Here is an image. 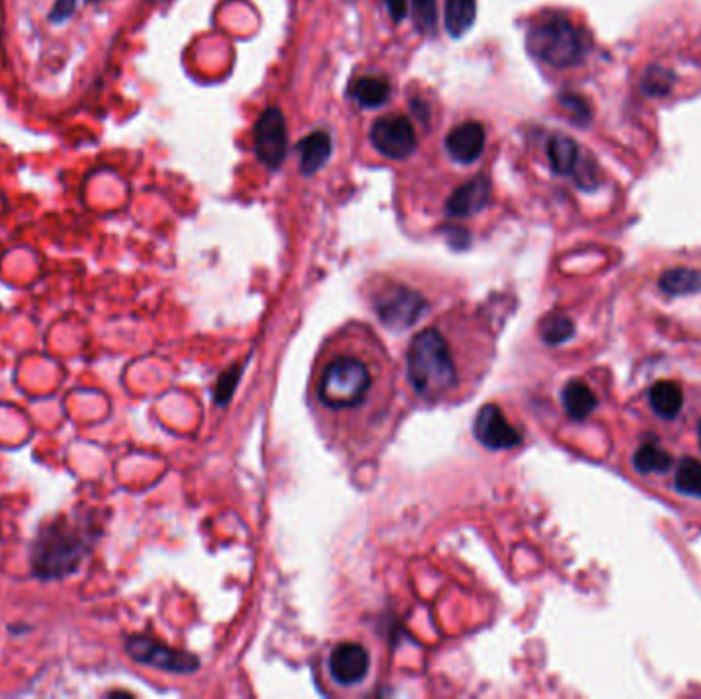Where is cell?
I'll use <instances>...</instances> for the list:
<instances>
[{
  "label": "cell",
  "mask_w": 701,
  "mask_h": 699,
  "mask_svg": "<svg viewBox=\"0 0 701 699\" xmlns=\"http://www.w3.org/2000/svg\"><path fill=\"white\" fill-rule=\"evenodd\" d=\"M398 369L374 326L349 320L328 333L310 365L306 406L318 435L351 464L367 462L396 427Z\"/></svg>",
  "instance_id": "6da1fadb"
},
{
  "label": "cell",
  "mask_w": 701,
  "mask_h": 699,
  "mask_svg": "<svg viewBox=\"0 0 701 699\" xmlns=\"http://www.w3.org/2000/svg\"><path fill=\"white\" fill-rule=\"evenodd\" d=\"M494 355L488 320L466 308L437 314L408 341L404 378L421 404L458 406L486 378Z\"/></svg>",
  "instance_id": "7a4b0ae2"
},
{
  "label": "cell",
  "mask_w": 701,
  "mask_h": 699,
  "mask_svg": "<svg viewBox=\"0 0 701 699\" xmlns=\"http://www.w3.org/2000/svg\"><path fill=\"white\" fill-rule=\"evenodd\" d=\"M85 536L66 521H54L39 531L31 546V572L39 581H60L74 574L87 556Z\"/></svg>",
  "instance_id": "3957f363"
},
{
  "label": "cell",
  "mask_w": 701,
  "mask_h": 699,
  "mask_svg": "<svg viewBox=\"0 0 701 699\" xmlns=\"http://www.w3.org/2000/svg\"><path fill=\"white\" fill-rule=\"evenodd\" d=\"M527 50L552 68H572L587 54L583 33L568 19L550 17L535 23L527 33Z\"/></svg>",
  "instance_id": "277c9868"
},
{
  "label": "cell",
  "mask_w": 701,
  "mask_h": 699,
  "mask_svg": "<svg viewBox=\"0 0 701 699\" xmlns=\"http://www.w3.org/2000/svg\"><path fill=\"white\" fill-rule=\"evenodd\" d=\"M371 308H374L376 316L392 331H402L415 322H419L429 312V300L417 292L415 287L398 283V281H386L378 290H374L369 298Z\"/></svg>",
  "instance_id": "5b68a950"
},
{
  "label": "cell",
  "mask_w": 701,
  "mask_h": 699,
  "mask_svg": "<svg viewBox=\"0 0 701 699\" xmlns=\"http://www.w3.org/2000/svg\"><path fill=\"white\" fill-rule=\"evenodd\" d=\"M322 671L328 683L343 691L365 685L374 671V654L361 640H339L326 650Z\"/></svg>",
  "instance_id": "8992f818"
},
{
  "label": "cell",
  "mask_w": 701,
  "mask_h": 699,
  "mask_svg": "<svg viewBox=\"0 0 701 699\" xmlns=\"http://www.w3.org/2000/svg\"><path fill=\"white\" fill-rule=\"evenodd\" d=\"M371 146L392 160H402L415 154L419 140L412 121L402 115H386L378 119L369 132Z\"/></svg>",
  "instance_id": "52a82bcc"
},
{
  "label": "cell",
  "mask_w": 701,
  "mask_h": 699,
  "mask_svg": "<svg viewBox=\"0 0 701 699\" xmlns=\"http://www.w3.org/2000/svg\"><path fill=\"white\" fill-rule=\"evenodd\" d=\"M255 154L267 169L277 171L287 154L285 117L277 107H269L255 123Z\"/></svg>",
  "instance_id": "ba28073f"
},
{
  "label": "cell",
  "mask_w": 701,
  "mask_h": 699,
  "mask_svg": "<svg viewBox=\"0 0 701 699\" xmlns=\"http://www.w3.org/2000/svg\"><path fill=\"white\" fill-rule=\"evenodd\" d=\"M126 650L136 663L169 671V673H193L199 669V661L193 654L167 648L144 636L128 638Z\"/></svg>",
  "instance_id": "9c48e42d"
},
{
  "label": "cell",
  "mask_w": 701,
  "mask_h": 699,
  "mask_svg": "<svg viewBox=\"0 0 701 699\" xmlns=\"http://www.w3.org/2000/svg\"><path fill=\"white\" fill-rule=\"evenodd\" d=\"M474 435L486 449L492 451L513 449L523 441V433L507 419L503 408L492 402L482 406L476 413Z\"/></svg>",
  "instance_id": "30bf717a"
},
{
  "label": "cell",
  "mask_w": 701,
  "mask_h": 699,
  "mask_svg": "<svg viewBox=\"0 0 701 699\" xmlns=\"http://www.w3.org/2000/svg\"><path fill=\"white\" fill-rule=\"evenodd\" d=\"M486 146V132L478 121H466L453 128L445 138V150L451 160L460 164L476 162Z\"/></svg>",
  "instance_id": "8fae6325"
},
{
  "label": "cell",
  "mask_w": 701,
  "mask_h": 699,
  "mask_svg": "<svg viewBox=\"0 0 701 699\" xmlns=\"http://www.w3.org/2000/svg\"><path fill=\"white\" fill-rule=\"evenodd\" d=\"M488 201H490V181L478 175L449 195L445 203V214L451 218H472L482 210H486Z\"/></svg>",
  "instance_id": "7c38bea8"
},
{
  "label": "cell",
  "mask_w": 701,
  "mask_h": 699,
  "mask_svg": "<svg viewBox=\"0 0 701 699\" xmlns=\"http://www.w3.org/2000/svg\"><path fill=\"white\" fill-rule=\"evenodd\" d=\"M300 154V171L302 175L310 177L318 173L324 164L331 160L333 154V140L326 132H312L296 146Z\"/></svg>",
  "instance_id": "4fadbf2b"
},
{
  "label": "cell",
  "mask_w": 701,
  "mask_h": 699,
  "mask_svg": "<svg viewBox=\"0 0 701 699\" xmlns=\"http://www.w3.org/2000/svg\"><path fill=\"white\" fill-rule=\"evenodd\" d=\"M349 95L363 109H378L384 103H388L392 89H390V82L386 78L363 76V78H357L351 82Z\"/></svg>",
  "instance_id": "5bb4252c"
},
{
  "label": "cell",
  "mask_w": 701,
  "mask_h": 699,
  "mask_svg": "<svg viewBox=\"0 0 701 699\" xmlns=\"http://www.w3.org/2000/svg\"><path fill=\"white\" fill-rule=\"evenodd\" d=\"M597 404L595 392L583 380H570L562 390V406L572 421H585Z\"/></svg>",
  "instance_id": "9a60e30c"
},
{
  "label": "cell",
  "mask_w": 701,
  "mask_h": 699,
  "mask_svg": "<svg viewBox=\"0 0 701 699\" xmlns=\"http://www.w3.org/2000/svg\"><path fill=\"white\" fill-rule=\"evenodd\" d=\"M648 400H650V406L658 417L673 421L683 408V390L677 382L663 380V382H656L650 386Z\"/></svg>",
  "instance_id": "2e32d148"
},
{
  "label": "cell",
  "mask_w": 701,
  "mask_h": 699,
  "mask_svg": "<svg viewBox=\"0 0 701 699\" xmlns=\"http://www.w3.org/2000/svg\"><path fill=\"white\" fill-rule=\"evenodd\" d=\"M548 158L558 175H574L581 164V148L568 136H554L548 142Z\"/></svg>",
  "instance_id": "e0dca14e"
},
{
  "label": "cell",
  "mask_w": 701,
  "mask_h": 699,
  "mask_svg": "<svg viewBox=\"0 0 701 699\" xmlns=\"http://www.w3.org/2000/svg\"><path fill=\"white\" fill-rule=\"evenodd\" d=\"M476 0H445V29L453 39L464 37L476 21Z\"/></svg>",
  "instance_id": "ac0fdd59"
},
{
  "label": "cell",
  "mask_w": 701,
  "mask_h": 699,
  "mask_svg": "<svg viewBox=\"0 0 701 699\" xmlns=\"http://www.w3.org/2000/svg\"><path fill=\"white\" fill-rule=\"evenodd\" d=\"M661 290L669 296H687L701 292V271L695 269H669L663 273Z\"/></svg>",
  "instance_id": "d6986e66"
},
{
  "label": "cell",
  "mask_w": 701,
  "mask_h": 699,
  "mask_svg": "<svg viewBox=\"0 0 701 699\" xmlns=\"http://www.w3.org/2000/svg\"><path fill=\"white\" fill-rule=\"evenodd\" d=\"M634 468L640 474H665L673 468V458L667 454L665 449L658 447L656 443H644L638 447L634 454Z\"/></svg>",
  "instance_id": "ffe728a7"
},
{
  "label": "cell",
  "mask_w": 701,
  "mask_h": 699,
  "mask_svg": "<svg viewBox=\"0 0 701 699\" xmlns=\"http://www.w3.org/2000/svg\"><path fill=\"white\" fill-rule=\"evenodd\" d=\"M675 488L681 495L701 499V464L693 458L679 462L675 470Z\"/></svg>",
  "instance_id": "44dd1931"
},
{
  "label": "cell",
  "mask_w": 701,
  "mask_h": 699,
  "mask_svg": "<svg viewBox=\"0 0 701 699\" xmlns=\"http://www.w3.org/2000/svg\"><path fill=\"white\" fill-rule=\"evenodd\" d=\"M540 335L548 345H560L574 335V322L564 314H550L540 322Z\"/></svg>",
  "instance_id": "7402d4cb"
},
{
  "label": "cell",
  "mask_w": 701,
  "mask_h": 699,
  "mask_svg": "<svg viewBox=\"0 0 701 699\" xmlns=\"http://www.w3.org/2000/svg\"><path fill=\"white\" fill-rule=\"evenodd\" d=\"M412 17L415 25L425 35L437 31V0H412Z\"/></svg>",
  "instance_id": "603a6c76"
},
{
  "label": "cell",
  "mask_w": 701,
  "mask_h": 699,
  "mask_svg": "<svg viewBox=\"0 0 701 699\" xmlns=\"http://www.w3.org/2000/svg\"><path fill=\"white\" fill-rule=\"evenodd\" d=\"M560 105L570 113V117L579 123H585L589 119V109L585 105V101L576 95H562L560 97Z\"/></svg>",
  "instance_id": "cb8c5ba5"
},
{
  "label": "cell",
  "mask_w": 701,
  "mask_h": 699,
  "mask_svg": "<svg viewBox=\"0 0 701 699\" xmlns=\"http://www.w3.org/2000/svg\"><path fill=\"white\" fill-rule=\"evenodd\" d=\"M74 11H76V0H56L50 19L54 23H60V21H66Z\"/></svg>",
  "instance_id": "d4e9b609"
},
{
  "label": "cell",
  "mask_w": 701,
  "mask_h": 699,
  "mask_svg": "<svg viewBox=\"0 0 701 699\" xmlns=\"http://www.w3.org/2000/svg\"><path fill=\"white\" fill-rule=\"evenodd\" d=\"M386 7H388L390 17L396 23H400V21H404V17L408 13V0H386Z\"/></svg>",
  "instance_id": "484cf974"
},
{
  "label": "cell",
  "mask_w": 701,
  "mask_h": 699,
  "mask_svg": "<svg viewBox=\"0 0 701 699\" xmlns=\"http://www.w3.org/2000/svg\"><path fill=\"white\" fill-rule=\"evenodd\" d=\"M699 447H701V423H699Z\"/></svg>",
  "instance_id": "4316f807"
}]
</instances>
